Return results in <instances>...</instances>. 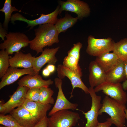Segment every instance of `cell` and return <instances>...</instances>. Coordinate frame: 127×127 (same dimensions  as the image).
<instances>
[{
  "mask_svg": "<svg viewBox=\"0 0 127 127\" xmlns=\"http://www.w3.org/2000/svg\"><path fill=\"white\" fill-rule=\"evenodd\" d=\"M35 38L30 40V48L38 54L43 51V48L50 46L59 42V34L55 25L50 24L39 25L34 30Z\"/></svg>",
  "mask_w": 127,
  "mask_h": 127,
  "instance_id": "obj_1",
  "label": "cell"
},
{
  "mask_svg": "<svg viewBox=\"0 0 127 127\" xmlns=\"http://www.w3.org/2000/svg\"><path fill=\"white\" fill-rule=\"evenodd\" d=\"M99 115L105 113L110 117L107 119L117 127H124L125 123L126 105L121 104L109 97L106 95L102 101Z\"/></svg>",
  "mask_w": 127,
  "mask_h": 127,
  "instance_id": "obj_2",
  "label": "cell"
},
{
  "mask_svg": "<svg viewBox=\"0 0 127 127\" xmlns=\"http://www.w3.org/2000/svg\"><path fill=\"white\" fill-rule=\"evenodd\" d=\"M80 119L77 112L68 110L59 111L48 118V127H73Z\"/></svg>",
  "mask_w": 127,
  "mask_h": 127,
  "instance_id": "obj_3",
  "label": "cell"
},
{
  "mask_svg": "<svg viewBox=\"0 0 127 127\" xmlns=\"http://www.w3.org/2000/svg\"><path fill=\"white\" fill-rule=\"evenodd\" d=\"M6 39L0 44V49L5 50L8 54L20 52L21 49L28 45L30 41L28 37L20 32H9L7 34Z\"/></svg>",
  "mask_w": 127,
  "mask_h": 127,
  "instance_id": "obj_4",
  "label": "cell"
},
{
  "mask_svg": "<svg viewBox=\"0 0 127 127\" xmlns=\"http://www.w3.org/2000/svg\"><path fill=\"white\" fill-rule=\"evenodd\" d=\"M87 43V53L97 57L113 51L115 43L110 38L97 39L91 36H88Z\"/></svg>",
  "mask_w": 127,
  "mask_h": 127,
  "instance_id": "obj_5",
  "label": "cell"
},
{
  "mask_svg": "<svg viewBox=\"0 0 127 127\" xmlns=\"http://www.w3.org/2000/svg\"><path fill=\"white\" fill-rule=\"evenodd\" d=\"M96 92L102 91L105 94L120 103L126 105L127 94L120 83H114L105 81L95 87Z\"/></svg>",
  "mask_w": 127,
  "mask_h": 127,
  "instance_id": "obj_6",
  "label": "cell"
},
{
  "mask_svg": "<svg viewBox=\"0 0 127 127\" xmlns=\"http://www.w3.org/2000/svg\"><path fill=\"white\" fill-rule=\"evenodd\" d=\"M60 5L58 6L53 12L47 14H41L39 17L33 20H28L21 14L16 13L12 15L11 21L12 24H14V22L17 20L25 22L28 24L27 27H30V29L38 25L47 24L55 25L58 19V15L60 14Z\"/></svg>",
  "mask_w": 127,
  "mask_h": 127,
  "instance_id": "obj_7",
  "label": "cell"
},
{
  "mask_svg": "<svg viewBox=\"0 0 127 127\" xmlns=\"http://www.w3.org/2000/svg\"><path fill=\"white\" fill-rule=\"evenodd\" d=\"M89 89L91 99V109L87 112L81 111L87 120L84 127H97L99 123L98 120L99 112L102 105L101 103V97L97 95L94 88L90 87Z\"/></svg>",
  "mask_w": 127,
  "mask_h": 127,
  "instance_id": "obj_8",
  "label": "cell"
},
{
  "mask_svg": "<svg viewBox=\"0 0 127 127\" xmlns=\"http://www.w3.org/2000/svg\"><path fill=\"white\" fill-rule=\"evenodd\" d=\"M60 14L63 11H69L77 14L78 19L80 20L88 16L90 9L88 4L83 1L79 0H67L59 1Z\"/></svg>",
  "mask_w": 127,
  "mask_h": 127,
  "instance_id": "obj_9",
  "label": "cell"
},
{
  "mask_svg": "<svg viewBox=\"0 0 127 127\" xmlns=\"http://www.w3.org/2000/svg\"><path fill=\"white\" fill-rule=\"evenodd\" d=\"M54 82L56 87L58 89V93L56 102L49 112L48 116H50L56 112L61 110H78L77 108L78 105L76 103L71 102L65 97L62 88V79L56 78L54 79Z\"/></svg>",
  "mask_w": 127,
  "mask_h": 127,
  "instance_id": "obj_10",
  "label": "cell"
},
{
  "mask_svg": "<svg viewBox=\"0 0 127 127\" xmlns=\"http://www.w3.org/2000/svg\"><path fill=\"white\" fill-rule=\"evenodd\" d=\"M57 76L58 78L62 79L65 77L70 80L72 86V89L71 93V98L74 89L78 87L81 89L86 94H89V88L84 84L81 79V77L69 68L63 64L58 65L56 68Z\"/></svg>",
  "mask_w": 127,
  "mask_h": 127,
  "instance_id": "obj_11",
  "label": "cell"
},
{
  "mask_svg": "<svg viewBox=\"0 0 127 127\" xmlns=\"http://www.w3.org/2000/svg\"><path fill=\"white\" fill-rule=\"evenodd\" d=\"M60 48L59 47L51 48H46L41 54L34 57L32 61V68L36 74H39L42 67L46 64L54 65L58 61L55 55Z\"/></svg>",
  "mask_w": 127,
  "mask_h": 127,
  "instance_id": "obj_12",
  "label": "cell"
},
{
  "mask_svg": "<svg viewBox=\"0 0 127 127\" xmlns=\"http://www.w3.org/2000/svg\"><path fill=\"white\" fill-rule=\"evenodd\" d=\"M29 89L27 87L19 85L16 91L10 96L9 99L3 103L5 109L3 114L10 113L16 107L22 106L25 99L26 93Z\"/></svg>",
  "mask_w": 127,
  "mask_h": 127,
  "instance_id": "obj_13",
  "label": "cell"
},
{
  "mask_svg": "<svg viewBox=\"0 0 127 127\" xmlns=\"http://www.w3.org/2000/svg\"><path fill=\"white\" fill-rule=\"evenodd\" d=\"M36 74L32 68L20 69L10 66L1 78L0 83V89L14 83L23 75L29 74L34 75Z\"/></svg>",
  "mask_w": 127,
  "mask_h": 127,
  "instance_id": "obj_14",
  "label": "cell"
},
{
  "mask_svg": "<svg viewBox=\"0 0 127 127\" xmlns=\"http://www.w3.org/2000/svg\"><path fill=\"white\" fill-rule=\"evenodd\" d=\"M10 113L23 127H34L39 122L30 112L22 106L14 109Z\"/></svg>",
  "mask_w": 127,
  "mask_h": 127,
  "instance_id": "obj_15",
  "label": "cell"
},
{
  "mask_svg": "<svg viewBox=\"0 0 127 127\" xmlns=\"http://www.w3.org/2000/svg\"><path fill=\"white\" fill-rule=\"evenodd\" d=\"M22 106L30 112L38 122L47 116V112L51 107L50 104H43L26 99Z\"/></svg>",
  "mask_w": 127,
  "mask_h": 127,
  "instance_id": "obj_16",
  "label": "cell"
},
{
  "mask_svg": "<svg viewBox=\"0 0 127 127\" xmlns=\"http://www.w3.org/2000/svg\"><path fill=\"white\" fill-rule=\"evenodd\" d=\"M53 82L50 79H43L39 74L32 75L28 74L19 80L17 83L19 85L26 87L30 88H39L49 87Z\"/></svg>",
  "mask_w": 127,
  "mask_h": 127,
  "instance_id": "obj_17",
  "label": "cell"
},
{
  "mask_svg": "<svg viewBox=\"0 0 127 127\" xmlns=\"http://www.w3.org/2000/svg\"><path fill=\"white\" fill-rule=\"evenodd\" d=\"M88 69L89 81L90 87L94 88L106 81V73L95 61L90 62Z\"/></svg>",
  "mask_w": 127,
  "mask_h": 127,
  "instance_id": "obj_18",
  "label": "cell"
},
{
  "mask_svg": "<svg viewBox=\"0 0 127 127\" xmlns=\"http://www.w3.org/2000/svg\"><path fill=\"white\" fill-rule=\"evenodd\" d=\"M34 57L30 53L24 54L21 51L16 53L9 59L11 67L28 68L32 67V61Z\"/></svg>",
  "mask_w": 127,
  "mask_h": 127,
  "instance_id": "obj_19",
  "label": "cell"
},
{
  "mask_svg": "<svg viewBox=\"0 0 127 127\" xmlns=\"http://www.w3.org/2000/svg\"><path fill=\"white\" fill-rule=\"evenodd\" d=\"M121 60L113 52H109L96 57L95 61L106 73L113 69Z\"/></svg>",
  "mask_w": 127,
  "mask_h": 127,
  "instance_id": "obj_20",
  "label": "cell"
},
{
  "mask_svg": "<svg viewBox=\"0 0 127 127\" xmlns=\"http://www.w3.org/2000/svg\"><path fill=\"white\" fill-rule=\"evenodd\" d=\"M126 79L124 61L121 60L113 69L106 73V81L120 83Z\"/></svg>",
  "mask_w": 127,
  "mask_h": 127,
  "instance_id": "obj_21",
  "label": "cell"
},
{
  "mask_svg": "<svg viewBox=\"0 0 127 127\" xmlns=\"http://www.w3.org/2000/svg\"><path fill=\"white\" fill-rule=\"evenodd\" d=\"M78 19L77 17H73L67 13L63 18L58 19L55 25L59 34L65 32L69 28L72 27Z\"/></svg>",
  "mask_w": 127,
  "mask_h": 127,
  "instance_id": "obj_22",
  "label": "cell"
},
{
  "mask_svg": "<svg viewBox=\"0 0 127 127\" xmlns=\"http://www.w3.org/2000/svg\"><path fill=\"white\" fill-rule=\"evenodd\" d=\"M112 51L121 60L124 61L127 60V38L115 43Z\"/></svg>",
  "mask_w": 127,
  "mask_h": 127,
  "instance_id": "obj_23",
  "label": "cell"
},
{
  "mask_svg": "<svg viewBox=\"0 0 127 127\" xmlns=\"http://www.w3.org/2000/svg\"><path fill=\"white\" fill-rule=\"evenodd\" d=\"M11 0H6L3 8L0 10V11L4 13V19L3 24V26L6 30H7L9 23L11 21L12 16V14L13 12L17 11L21 12L14 6H12Z\"/></svg>",
  "mask_w": 127,
  "mask_h": 127,
  "instance_id": "obj_24",
  "label": "cell"
},
{
  "mask_svg": "<svg viewBox=\"0 0 127 127\" xmlns=\"http://www.w3.org/2000/svg\"><path fill=\"white\" fill-rule=\"evenodd\" d=\"M79 62L73 56L67 55L64 58L63 64L81 77L82 75V73L81 68L79 64Z\"/></svg>",
  "mask_w": 127,
  "mask_h": 127,
  "instance_id": "obj_25",
  "label": "cell"
},
{
  "mask_svg": "<svg viewBox=\"0 0 127 127\" xmlns=\"http://www.w3.org/2000/svg\"><path fill=\"white\" fill-rule=\"evenodd\" d=\"M54 92L49 87H43L40 89L39 102L43 104H53L54 100L52 97Z\"/></svg>",
  "mask_w": 127,
  "mask_h": 127,
  "instance_id": "obj_26",
  "label": "cell"
},
{
  "mask_svg": "<svg viewBox=\"0 0 127 127\" xmlns=\"http://www.w3.org/2000/svg\"><path fill=\"white\" fill-rule=\"evenodd\" d=\"M9 55L5 50L0 51V78L6 73L10 65Z\"/></svg>",
  "mask_w": 127,
  "mask_h": 127,
  "instance_id": "obj_27",
  "label": "cell"
},
{
  "mask_svg": "<svg viewBox=\"0 0 127 127\" xmlns=\"http://www.w3.org/2000/svg\"><path fill=\"white\" fill-rule=\"evenodd\" d=\"M0 124L7 127H23L18 123L16 120L11 115L0 114Z\"/></svg>",
  "mask_w": 127,
  "mask_h": 127,
  "instance_id": "obj_28",
  "label": "cell"
},
{
  "mask_svg": "<svg viewBox=\"0 0 127 127\" xmlns=\"http://www.w3.org/2000/svg\"><path fill=\"white\" fill-rule=\"evenodd\" d=\"M40 88H30L26 93L25 99L33 101L39 102Z\"/></svg>",
  "mask_w": 127,
  "mask_h": 127,
  "instance_id": "obj_29",
  "label": "cell"
},
{
  "mask_svg": "<svg viewBox=\"0 0 127 127\" xmlns=\"http://www.w3.org/2000/svg\"><path fill=\"white\" fill-rule=\"evenodd\" d=\"M82 45V43L80 42L74 44L73 47L68 51L67 55L73 56L79 61L80 56V51Z\"/></svg>",
  "mask_w": 127,
  "mask_h": 127,
  "instance_id": "obj_30",
  "label": "cell"
},
{
  "mask_svg": "<svg viewBox=\"0 0 127 127\" xmlns=\"http://www.w3.org/2000/svg\"><path fill=\"white\" fill-rule=\"evenodd\" d=\"M48 118L47 116L39 122L34 127H48Z\"/></svg>",
  "mask_w": 127,
  "mask_h": 127,
  "instance_id": "obj_31",
  "label": "cell"
},
{
  "mask_svg": "<svg viewBox=\"0 0 127 127\" xmlns=\"http://www.w3.org/2000/svg\"><path fill=\"white\" fill-rule=\"evenodd\" d=\"M6 29L2 25L1 23L0 25V36L3 41L4 40V37H6L7 34Z\"/></svg>",
  "mask_w": 127,
  "mask_h": 127,
  "instance_id": "obj_32",
  "label": "cell"
},
{
  "mask_svg": "<svg viewBox=\"0 0 127 127\" xmlns=\"http://www.w3.org/2000/svg\"><path fill=\"white\" fill-rule=\"evenodd\" d=\"M125 68L126 76V79L124 81L122 85L124 90H127V60L124 61Z\"/></svg>",
  "mask_w": 127,
  "mask_h": 127,
  "instance_id": "obj_33",
  "label": "cell"
},
{
  "mask_svg": "<svg viewBox=\"0 0 127 127\" xmlns=\"http://www.w3.org/2000/svg\"><path fill=\"white\" fill-rule=\"evenodd\" d=\"M112 124L110 121L107 120L104 122H99L97 127H110Z\"/></svg>",
  "mask_w": 127,
  "mask_h": 127,
  "instance_id": "obj_34",
  "label": "cell"
},
{
  "mask_svg": "<svg viewBox=\"0 0 127 127\" xmlns=\"http://www.w3.org/2000/svg\"><path fill=\"white\" fill-rule=\"evenodd\" d=\"M46 67L48 69L51 73H53L55 71L56 69L55 66L53 64H48Z\"/></svg>",
  "mask_w": 127,
  "mask_h": 127,
  "instance_id": "obj_35",
  "label": "cell"
},
{
  "mask_svg": "<svg viewBox=\"0 0 127 127\" xmlns=\"http://www.w3.org/2000/svg\"><path fill=\"white\" fill-rule=\"evenodd\" d=\"M51 74L50 72L46 67L43 70L42 74L43 75L44 77L48 76L50 75Z\"/></svg>",
  "mask_w": 127,
  "mask_h": 127,
  "instance_id": "obj_36",
  "label": "cell"
},
{
  "mask_svg": "<svg viewBox=\"0 0 127 127\" xmlns=\"http://www.w3.org/2000/svg\"><path fill=\"white\" fill-rule=\"evenodd\" d=\"M3 103L1 101L0 103V114H3L5 111V109L3 106Z\"/></svg>",
  "mask_w": 127,
  "mask_h": 127,
  "instance_id": "obj_37",
  "label": "cell"
},
{
  "mask_svg": "<svg viewBox=\"0 0 127 127\" xmlns=\"http://www.w3.org/2000/svg\"><path fill=\"white\" fill-rule=\"evenodd\" d=\"M125 117L126 119H127V109H126L125 110Z\"/></svg>",
  "mask_w": 127,
  "mask_h": 127,
  "instance_id": "obj_38",
  "label": "cell"
},
{
  "mask_svg": "<svg viewBox=\"0 0 127 127\" xmlns=\"http://www.w3.org/2000/svg\"><path fill=\"white\" fill-rule=\"evenodd\" d=\"M0 127H7L1 125L0 126Z\"/></svg>",
  "mask_w": 127,
  "mask_h": 127,
  "instance_id": "obj_39",
  "label": "cell"
}]
</instances>
